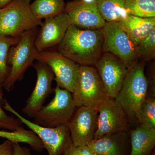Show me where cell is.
<instances>
[{"label": "cell", "mask_w": 155, "mask_h": 155, "mask_svg": "<svg viewBox=\"0 0 155 155\" xmlns=\"http://www.w3.org/2000/svg\"><path fill=\"white\" fill-rule=\"evenodd\" d=\"M103 39L101 29H80L72 24L58 51L80 66L94 67L103 54Z\"/></svg>", "instance_id": "1"}, {"label": "cell", "mask_w": 155, "mask_h": 155, "mask_svg": "<svg viewBox=\"0 0 155 155\" xmlns=\"http://www.w3.org/2000/svg\"><path fill=\"white\" fill-rule=\"evenodd\" d=\"M38 30L36 27L25 31L20 35L18 43L10 48L8 58V75L3 86L6 91L13 90L16 82L22 80L28 67L33 66L38 53L35 40Z\"/></svg>", "instance_id": "2"}, {"label": "cell", "mask_w": 155, "mask_h": 155, "mask_svg": "<svg viewBox=\"0 0 155 155\" xmlns=\"http://www.w3.org/2000/svg\"><path fill=\"white\" fill-rule=\"evenodd\" d=\"M144 70V63L138 60L130 66L121 89L114 99L129 118L136 117L142 103L147 96L149 84Z\"/></svg>", "instance_id": "3"}, {"label": "cell", "mask_w": 155, "mask_h": 155, "mask_svg": "<svg viewBox=\"0 0 155 155\" xmlns=\"http://www.w3.org/2000/svg\"><path fill=\"white\" fill-rule=\"evenodd\" d=\"M31 0H13L0 9V35L18 37L25 31L40 26L42 21L35 17Z\"/></svg>", "instance_id": "4"}, {"label": "cell", "mask_w": 155, "mask_h": 155, "mask_svg": "<svg viewBox=\"0 0 155 155\" xmlns=\"http://www.w3.org/2000/svg\"><path fill=\"white\" fill-rule=\"evenodd\" d=\"M3 107L4 110L14 114L38 136L47 150L48 155H63L73 145L67 124L54 127H43L20 115L5 99Z\"/></svg>", "instance_id": "5"}, {"label": "cell", "mask_w": 155, "mask_h": 155, "mask_svg": "<svg viewBox=\"0 0 155 155\" xmlns=\"http://www.w3.org/2000/svg\"><path fill=\"white\" fill-rule=\"evenodd\" d=\"M72 95L76 108H97L108 97L97 69L89 66H80Z\"/></svg>", "instance_id": "6"}, {"label": "cell", "mask_w": 155, "mask_h": 155, "mask_svg": "<svg viewBox=\"0 0 155 155\" xmlns=\"http://www.w3.org/2000/svg\"><path fill=\"white\" fill-rule=\"evenodd\" d=\"M53 91L54 98L36 113L34 123L43 127H54L67 125L72 118L76 108L72 93L57 86Z\"/></svg>", "instance_id": "7"}, {"label": "cell", "mask_w": 155, "mask_h": 155, "mask_svg": "<svg viewBox=\"0 0 155 155\" xmlns=\"http://www.w3.org/2000/svg\"><path fill=\"white\" fill-rule=\"evenodd\" d=\"M35 60L50 67L54 75L56 86L72 93L77 81L80 65L55 51L45 50L38 52Z\"/></svg>", "instance_id": "8"}, {"label": "cell", "mask_w": 155, "mask_h": 155, "mask_svg": "<svg viewBox=\"0 0 155 155\" xmlns=\"http://www.w3.org/2000/svg\"><path fill=\"white\" fill-rule=\"evenodd\" d=\"M103 53H109L120 58L128 68L138 60L136 48L118 22H106L101 29Z\"/></svg>", "instance_id": "9"}, {"label": "cell", "mask_w": 155, "mask_h": 155, "mask_svg": "<svg viewBox=\"0 0 155 155\" xmlns=\"http://www.w3.org/2000/svg\"><path fill=\"white\" fill-rule=\"evenodd\" d=\"M97 127L94 139L127 130L129 117L114 99L107 97L97 107Z\"/></svg>", "instance_id": "10"}, {"label": "cell", "mask_w": 155, "mask_h": 155, "mask_svg": "<svg viewBox=\"0 0 155 155\" xmlns=\"http://www.w3.org/2000/svg\"><path fill=\"white\" fill-rule=\"evenodd\" d=\"M94 67L102 81L107 97L115 99L127 75V65L113 54L103 53Z\"/></svg>", "instance_id": "11"}, {"label": "cell", "mask_w": 155, "mask_h": 155, "mask_svg": "<svg viewBox=\"0 0 155 155\" xmlns=\"http://www.w3.org/2000/svg\"><path fill=\"white\" fill-rule=\"evenodd\" d=\"M97 119V108H77L67 124L73 145L86 146L94 139Z\"/></svg>", "instance_id": "12"}, {"label": "cell", "mask_w": 155, "mask_h": 155, "mask_svg": "<svg viewBox=\"0 0 155 155\" xmlns=\"http://www.w3.org/2000/svg\"><path fill=\"white\" fill-rule=\"evenodd\" d=\"M33 66L37 72V81L35 88L26 101L22 111L26 116L33 118L44 106L46 100L52 92L54 73L46 64L38 61Z\"/></svg>", "instance_id": "13"}, {"label": "cell", "mask_w": 155, "mask_h": 155, "mask_svg": "<svg viewBox=\"0 0 155 155\" xmlns=\"http://www.w3.org/2000/svg\"><path fill=\"white\" fill-rule=\"evenodd\" d=\"M64 12L68 14L72 25L80 29H102L106 22L100 14L97 1L73 0L66 4Z\"/></svg>", "instance_id": "14"}, {"label": "cell", "mask_w": 155, "mask_h": 155, "mask_svg": "<svg viewBox=\"0 0 155 155\" xmlns=\"http://www.w3.org/2000/svg\"><path fill=\"white\" fill-rule=\"evenodd\" d=\"M72 24L65 12L45 19L35 38V46L38 52L60 44Z\"/></svg>", "instance_id": "15"}, {"label": "cell", "mask_w": 155, "mask_h": 155, "mask_svg": "<svg viewBox=\"0 0 155 155\" xmlns=\"http://www.w3.org/2000/svg\"><path fill=\"white\" fill-rule=\"evenodd\" d=\"M125 133L104 136L93 140L87 146L98 155H130V140Z\"/></svg>", "instance_id": "16"}, {"label": "cell", "mask_w": 155, "mask_h": 155, "mask_svg": "<svg viewBox=\"0 0 155 155\" xmlns=\"http://www.w3.org/2000/svg\"><path fill=\"white\" fill-rule=\"evenodd\" d=\"M118 23L136 48L155 28V17L145 18L128 15Z\"/></svg>", "instance_id": "17"}, {"label": "cell", "mask_w": 155, "mask_h": 155, "mask_svg": "<svg viewBox=\"0 0 155 155\" xmlns=\"http://www.w3.org/2000/svg\"><path fill=\"white\" fill-rule=\"evenodd\" d=\"M130 155H150L154 150L155 128L140 125L131 130Z\"/></svg>", "instance_id": "18"}, {"label": "cell", "mask_w": 155, "mask_h": 155, "mask_svg": "<svg viewBox=\"0 0 155 155\" xmlns=\"http://www.w3.org/2000/svg\"><path fill=\"white\" fill-rule=\"evenodd\" d=\"M125 0H97L98 9L106 22H119L127 17Z\"/></svg>", "instance_id": "19"}, {"label": "cell", "mask_w": 155, "mask_h": 155, "mask_svg": "<svg viewBox=\"0 0 155 155\" xmlns=\"http://www.w3.org/2000/svg\"><path fill=\"white\" fill-rule=\"evenodd\" d=\"M66 6L64 0H35L30 8L35 17L42 20L63 13Z\"/></svg>", "instance_id": "20"}, {"label": "cell", "mask_w": 155, "mask_h": 155, "mask_svg": "<svg viewBox=\"0 0 155 155\" xmlns=\"http://www.w3.org/2000/svg\"><path fill=\"white\" fill-rule=\"evenodd\" d=\"M19 39L20 37L0 35V93H3V84L8 75V58L9 50L18 43Z\"/></svg>", "instance_id": "21"}, {"label": "cell", "mask_w": 155, "mask_h": 155, "mask_svg": "<svg viewBox=\"0 0 155 155\" xmlns=\"http://www.w3.org/2000/svg\"><path fill=\"white\" fill-rule=\"evenodd\" d=\"M125 8L128 15L155 17V0H125Z\"/></svg>", "instance_id": "22"}, {"label": "cell", "mask_w": 155, "mask_h": 155, "mask_svg": "<svg viewBox=\"0 0 155 155\" xmlns=\"http://www.w3.org/2000/svg\"><path fill=\"white\" fill-rule=\"evenodd\" d=\"M140 125L155 128V98L147 96L140 107L136 117Z\"/></svg>", "instance_id": "23"}, {"label": "cell", "mask_w": 155, "mask_h": 155, "mask_svg": "<svg viewBox=\"0 0 155 155\" xmlns=\"http://www.w3.org/2000/svg\"><path fill=\"white\" fill-rule=\"evenodd\" d=\"M136 51L138 58L149 61L155 58V28L150 34L136 47Z\"/></svg>", "instance_id": "24"}, {"label": "cell", "mask_w": 155, "mask_h": 155, "mask_svg": "<svg viewBox=\"0 0 155 155\" xmlns=\"http://www.w3.org/2000/svg\"><path fill=\"white\" fill-rule=\"evenodd\" d=\"M3 93H0V130L2 129L14 131L22 127V122L18 118L9 116L6 114L3 108L5 99Z\"/></svg>", "instance_id": "25"}, {"label": "cell", "mask_w": 155, "mask_h": 155, "mask_svg": "<svg viewBox=\"0 0 155 155\" xmlns=\"http://www.w3.org/2000/svg\"><path fill=\"white\" fill-rule=\"evenodd\" d=\"M93 153L87 146L76 147L72 145L63 155H91Z\"/></svg>", "instance_id": "26"}, {"label": "cell", "mask_w": 155, "mask_h": 155, "mask_svg": "<svg viewBox=\"0 0 155 155\" xmlns=\"http://www.w3.org/2000/svg\"><path fill=\"white\" fill-rule=\"evenodd\" d=\"M0 155H14L12 142L6 140L0 144Z\"/></svg>", "instance_id": "27"}, {"label": "cell", "mask_w": 155, "mask_h": 155, "mask_svg": "<svg viewBox=\"0 0 155 155\" xmlns=\"http://www.w3.org/2000/svg\"><path fill=\"white\" fill-rule=\"evenodd\" d=\"M14 155H32L29 149L20 146L18 143H12Z\"/></svg>", "instance_id": "28"}, {"label": "cell", "mask_w": 155, "mask_h": 155, "mask_svg": "<svg viewBox=\"0 0 155 155\" xmlns=\"http://www.w3.org/2000/svg\"><path fill=\"white\" fill-rule=\"evenodd\" d=\"M12 1L13 0H0V9L5 7Z\"/></svg>", "instance_id": "29"}, {"label": "cell", "mask_w": 155, "mask_h": 155, "mask_svg": "<svg viewBox=\"0 0 155 155\" xmlns=\"http://www.w3.org/2000/svg\"><path fill=\"white\" fill-rule=\"evenodd\" d=\"M83 1L87 2H94L97 1V0H83Z\"/></svg>", "instance_id": "30"}, {"label": "cell", "mask_w": 155, "mask_h": 155, "mask_svg": "<svg viewBox=\"0 0 155 155\" xmlns=\"http://www.w3.org/2000/svg\"><path fill=\"white\" fill-rule=\"evenodd\" d=\"M150 155H155L154 150L153 151V152L152 153H151V154Z\"/></svg>", "instance_id": "31"}, {"label": "cell", "mask_w": 155, "mask_h": 155, "mask_svg": "<svg viewBox=\"0 0 155 155\" xmlns=\"http://www.w3.org/2000/svg\"><path fill=\"white\" fill-rule=\"evenodd\" d=\"M91 155H98L97 154L95 153H92V154Z\"/></svg>", "instance_id": "32"}]
</instances>
